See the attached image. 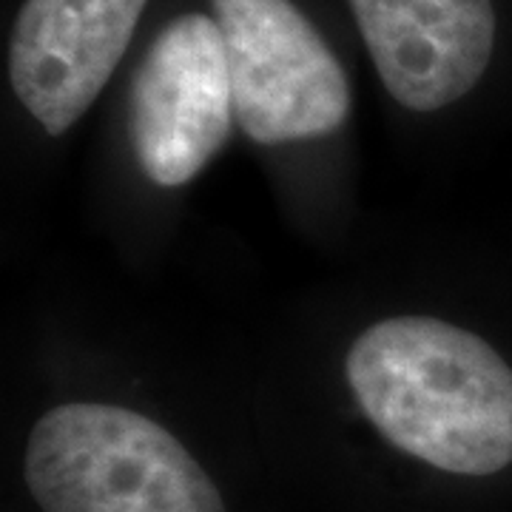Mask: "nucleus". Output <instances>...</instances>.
I'll return each instance as SVG.
<instances>
[{
	"label": "nucleus",
	"mask_w": 512,
	"mask_h": 512,
	"mask_svg": "<svg viewBox=\"0 0 512 512\" xmlns=\"http://www.w3.org/2000/svg\"><path fill=\"white\" fill-rule=\"evenodd\" d=\"M384 89L439 111L476 89L495 49L490 0H348Z\"/></svg>",
	"instance_id": "nucleus-6"
},
{
	"label": "nucleus",
	"mask_w": 512,
	"mask_h": 512,
	"mask_svg": "<svg viewBox=\"0 0 512 512\" xmlns=\"http://www.w3.org/2000/svg\"><path fill=\"white\" fill-rule=\"evenodd\" d=\"M234 89L217 20L180 15L154 37L131 83L128 137L154 185L191 183L231 137Z\"/></svg>",
	"instance_id": "nucleus-4"
},
{
	"label": "nucleus",
	"mask_w": 512,
	"mask_h": 512,
	"mask_svg": "<svg viewBox=\"0 0 512 512\" xmlns=\"http://www.w3.org/2000/svg\"><path fill=\"white\" fill-rule=\"evenodd\" d=\"M239 128L259 146L325 137L350 114V83L291 0H211Z\"/></svg>",
	"instance_id": "nucleus-3"
},
{
	"label": "nucleus",
	"mask_w": 512,
	"mask_h": 512,
	"mask_svg": "<svg viewBox=\"0 0 512 512\" xmlns=\"http://www.w3.org/2000/svg\"><path fill=\"white\" fill-rule=\"evenodd\" d=\"M148 0H26L9 43L20 106L49 134L92 109L126 55Z\"/></svg>",
	"instance_id": "nucleus-5"
},
{
	"label": "nucleus",
	"mask_w": 512,
	"mask_h": 512,
	"mask_svg": "<svg viewBox=\"0 0 512 512\" xmlns=\"http://www.w3.org/2000/svg\"><path fill=\"white\" fill-rule=\"evenodd\" d=\"M23 478L43 512H225L183 441L117 404L43 413L26 441Z\"/></svg>",
	"instance_id": "nucleus-2"
},
{
	"label": "nucleus",
	"mask_w": 512,
	"mask_h": 512,
	"mask_svg": "<svg viewBox=\"0 0 512 512\" xmlns=\"http://www.w3.org/2000/svg\"><path fill=\"white\" fill-rule=\"evenodd\" d=\"M345 379L396 450L453 476L512 464V367L478 333L436 316H390L348 350Z\"/></svg>",
	"instance_id": "nucleus-1"
}]
</instances>
